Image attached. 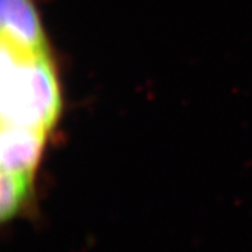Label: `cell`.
<instances>
[{
	"label": "cell",
	"mask_w": 252,
	"mask_h": 252,
	"mask_svg": "<svg viewBox=\"0 0 252 252\" xmlns=\"http://www.w3.org/2000/svg\"><path fill=\"white\" fill-rule=\"evenodd\" d=\"M61 108L49 53H35L1 39V125L49 131Z\"/></svg>",
	"instance_id": "6da1fadb"
},
{
	"label": "cell",
	"mask_w": 252,
	"mask_h": 252,
	"mask_svg": "<svg viewBox=\"0 0 252 252\" xmlns=\"http://www.w3.org/2000/svg\"><path fill=\"white\" fill-rule=\"evenodd\" d=\"M1 39L35 53H49L35 0H0Z\"/></svg>",
	"instance_id": "7a4b0ae2"
},
{
	"label": "cell",
	"mask_w": 252,
	"mask_h": 252,
	"mask_svg": "<svg viewBox=\"0 0 252 252\" xmlns=\"http://www.w3.org/2000/svg\"><path fill=\"white\" fill-rule=\"evenodd\" d=\"M48 131L26 126L1 125V171L32 175Z\"/></svg>",
	"instance_id": "3957f363"
},
{
	"label": "cell",
	"mask_w": 252,
	"mask_h": 252,
	"mask_svg": "<svg viewBox=\"0 0 252 252\" xmlns=\"http://www.w3.org/2000/svg\"><path fill=\"white\" fill-rule=\"evenodd\" d=\"M32 175L1 171L0 218L7 222L22 211L31 194Z\"/></svg>",
	"instance_id": "277c9868"
}]
</instances>
